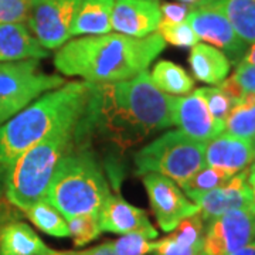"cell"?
Wrapping results in <instances>:
<instances>
[{"mask_svg":"<svg viewBox=\"0 0 255 255\" xmlns=\"http://www.w3.org/2000/svg\"><path fill=\"white\" fill-rule=\"evenodd\" d=\"M173 98L156 87L149 70L124 81L91 84L81 118L84 132L95 128L125 150L173 125Z\"/></svg>","mask_w":255,"mask_h":255,"instance_id":"obj_1","label":"cell"},{"mask_svg":"<svg viewBox=\"0 0 255 255\" xmlns=\"http://www.w3.org/2000/svg\"><path fill=\"white\" fill-rule=\"evenodd\" d=\"M164 47L157 31L139 38L121 33L81 36L58 48L54 65L58 73L90 84L118 82L147 70Z\"/></svg>","mask_w":255,"mask_h":255,"instance_id":"obj_2","label":"cell"},{"mask_svg":"<svg viewBox=\"0 0 255 255\" xmlns=\"http://www.w3.org/2000/svg\"><path fill=\"white\" fill-rule=\"evenodd\" d=\"M90 94V82H65L60 88L43 94L0 125V196L18 157L40 142L58 122L84 110Z\"/></svg>","mask_w":255,"mask_h":255,"instance_id":"obj_3","label":"cell"},{"mask_svg":"<svg viewBox=\"0 0 255 255\" xmlns=\"http://www.w3.org/2000/svg\"><path fill=\"white\" fill-rule=\"evenodd\" d=\"M84 110L58 122L40 142L18 157L3 190L10 204L26 211L33 204L46 199L47 189L57 166L64 156L73 152L81 137Z\"/></svg>","mask_w":255,"mask_h":255,"instance_id":"obj_4","label":"cell"},{"mask_svg":"<svg viewBox=\"0 0 255 255\" xmlns=\"http://www.w3.org/2000/svg\"><path fill=\"white\" fill-rule=\"evenodd\" d=\"M111 193L94 155L73 150L57 166L44 200L70 220L82 214H100Z\"/></svg>","mask_w":255,"mask_h":255,"instance_id":"obj_5","label":"cell"},{"mask_svg":"<svg viewBox=\"0 0 255 255\" xmlns=\"http://www.w3.org/2000/svg\"><path fill=\"white\" fill-rule=\"evenodd\" d=\"M206 142L193 139L180 129L164 132L135 155L136 174H162L177 186L206 166Z\"/></svg>","mask_w":255,"mask_h":255,"instance_id":"obj_6","label":"cell"},{"mask_svg":"<svg viewBox=\"0 0 255 255\" xmlns=\"http://www.w3.org/2000/svg\"><path fill=\"white\" fill-rule=\"evenodd\" d=\"M65 82L60 75L44 73L38 60L0 63V125Z\"/></svg>","mask_w":255,"mask_h":255,"instance_id":"obj_7","label":"cell"},{"mask_svg":"<svg viewBox=\"0 0 255 255\" xmlns=\"http://www.w3.org/2000/svg\"><path fill=\"white\" fill-rule=\"evenodd\" d=\"M82 0H31L28 27L40 44L55 50L71 38V24Z\"/></svg>","mask_w":255,"mask_h":255,"instance_id":"obj_8","label":"cell"},{"mask_svg":"<svg viewBox=\"0 0 255 255\" xmlns=\"http://www.w3.org/2000/svg\"><path fill=\"white\" fill-rule=\"evenodd\" d=\"M186 21L190 24L199 40L219 48L227 55L231 64L241 63L248 50V44L238 37L223 11L211 4L200 3L191 7Z\"/></svg>","mask_w":255,"mask_h":255,"instance_id":"obj_9","label":"cell"},{"mask_svg":"<svg viewBox=\"0 0 255 255\" xmlns=\"http://www.w3.org/2000/svg\"><path fill=\"white\" fill-rule=\"evenodd\" d=\"M142 182L156 221L164 233H172L183 220L199 213L197 204L189 200L173 180L162 174L146 173Z\"/></svg>","mask_w":255,"mask_h":255,"instance_id":"obj_10","label":"cell"},{"mask_svg":"<svg viewBox=\"0 0 255 255\" xmlns=\"http://www.w3.org/2000/svg\"><path fill=\"white\" fill-rule=\"evenodd\" d=\"M255 240V214L233 210L206 224L203 255H231Z\"/></svg>","mask_w":255,"mask_h":255,"instance_id":"obj_11","label":"cell"},{"mask_svg":"<svg viewBox=\"0 0 255 255\" xmlns=\"http://www.w3.org/2000/svg\"><path fill=\"white\" fill-rule=\"evenodd\" d=\"M197 204L199 214L207 224L213 219L233 210L251 211V190L248 186V167L231 176L221 186L191 199Z\"/></svg>","mask_w":255,"mask_h":255,"instance_id":"obj_12","label":"cell"},{"mask_svg":"<svg viewBox=\"0 0 255 255\" xmlns=\"http://www.w3.org/2000/svg\"><path fill=\"white\" fill-rule=\"evenodd\" d=\"M172 121L186 135L206 143L224 132V127L213 118L199 88L184 97H174Z\"/></svg>","mask_w":255,"mask_h":255,"instance_id":"obj_13","label":"cell"},{"mask_svg":"<svg viewBox=\"0 0 255 255\" xmlns=\"http://www.w3.org/2000/svg\"><path fill=\"white\" fill-rule=\"evenodd\" d=\"M100 226L102 231L121 236L137 233L149 240H155L159 236L145 210L132 206L112 193L100 211Z\"/></svg>","mask_w":255,"mask_h":255,"instance_id":"obj_14","label":"cell"},{"mask_svg":"<svg viewBox=\"0 0 255 255\" xmlns=\"http://www.w3.org/2000/svg\"><path fill=\"white\" fill-rule=\"evenodd\" d=\"M162 20L157 0H115L112 30L130 37H146L155 33Z\"/></svg>","mask_w":255,"mask_h":255,"instance_id":"obj_15","label":"cell"},{"mask_svg":"<svg viewBox=\"0 0 255 255\" xmlns=\"http://www.w3.org/2000/svg\"><path fill=\"white\" fill-rule=\"evenodd\" d=\"M254 145L251 139H244L223 132L206 143V166L223 170L228 176H234L247 169L254 162Z\"/></svg>","mask_w":255,"mask_h":255,"instance_id":"obj_16","label":"cell"},{"mask_svg":"<svg viewBox=\"0 0 255 255\" xmlns=\"http://www.w3.org/2000/svg\"><path fill=\"white\" fill-rule=\"evenodd\" d=\"M48 55L50 51L24 23H0V63L41 60Z\"/></svg>","mask_w":255,"mask_h":255,"instance_id":"obj_17","label":"cell"},{"mask_svg":"<svg viewBox=\"0 0 255 255\" xmlns=\"http://www.w3.org/2000/svg\"><path fill=\"white\" fill-rule=\"evenodd\" d=\"M206 223L197 213L184 219L170 236L152 243L155 255H203Z\"/></svg>","mask_w":255,"mask_h":255,"instance_id":"obj_18","label":"cell"},{"mask_svg":"<svg viewBox=\"0 0 255 255\" xmlns=\"http://www.w3.org/2000/svg\"><path fill=\"white\" fill-rule=\"evenodd\" d=\"M34 230L21 221H9L0 226V255H53Z\"/></svg>","mask_w":255,"mask_h":255,"instance_id":"obj_19","label":"cell"},{"mask_svg":"<svg viewBox=\"0 0 255 255\" xmlns=\"http://www.w3.org/2000/svg\"><path fill=\"white\" fill-rule=\"evenodd\" d=\"M189 64L191 67L193 75L204 84L219 85L224 81L230 74L231 63L227 55L219 48L197 43L191 47L189 55Z\"/></svg>","mask_w":255,"mask_h":255,"instance_id":"obj_20","label":"cell"},{"mask_svg":"<svg viewBox=\"0 0 255 255\" xmlns=\"http://www.w3.org/2000/svg\"><path fill=\"white\" fill-rule=\"evenodd\" d=\"M114 4L115 0H82L71 24V37L111 33Z\"/></svg>","mask_w":255,"mask_h":255,"instance_id":"obj_21","label":"cell"},{"mask_svg":"<svg viewBox=\"0 0 255 255\" xmlns=\"http://www.w3.org/2000/svg\"><path fill=\"white\" fill-rule=\"evenodd\" d=\"M203 3L211 4L223 11L238 37L248 46L254 44L255 0H209Z\"/></svg>","mask_w":255,"mask_h":255,"instance_id":"obj_22","label":"cell"},{"mask_svg":"<svg viewBox=\"0 0 255 255\" xmlns=\"http://www.w3.org/2000/svg\"><path fill=\"white\" fill-rule=\"evenodd\" d=\"M150 78L160 91L169 95H187L194 88V80L183 67L160 60L153 65Z\"/></svg>","mask_w":255,"mask_h":255,"instance_id":"obj_23","label":"cell"},{"mask_svg":"<svg viewBox=\"0 0 255 255\" xmlns=\"http://www.w3.org/2000/svg\"><path fill=\"white\" fill-rule=\"evenodd\" d=\"M224 132L244 139L255 137V94L248 92L238 98L230 111Z\"/></svg>","mask_w":255,"mask_h":255,"instance_id":"obj_24","label":"cell"},{"mask_svg":"<svg viewBox=\"0 0 255 255\" xmlns=\"http://www.w3.org/2000/svg\"><path fill=\"white\" fill-rule=\"evenodd\" d=\"M24 214L40 231L51 237L65 238L70 236L67 220L47 200H41L33 204L30 209L24 211Z\"/></svg>","mask_w":255,"mask_h":255,"instance_id":"obj_25","label":"cell"},{"mask_svg":"<svg viewBox=\"0 0 255 255\" xmlns=\"http://www.w3.org/2000/svg\"><path fill=\"white\" fill-rule=\"evenodd\" d=\"M230 177L231 176L224 173L223 170H219L216 167H210V166H204L201 170H199L196 174H193L187 182H184L179 187L191 200L193 197H196L199 194H203L206 191L219 187L223 183L227 182Z\"/></svg>","mask_w":255,"mask_h":255,"instance_id":"obj_26","label":"cell"},{"mask_svg":"<svg viewBox=\"0 0 255 255\" xmlns=\"http://www.w3.org/2000/svg\"><path fill=\"white\" fill-rule=\"evenodd\" d=\"M68 237L73 238L75 247H85L100 237L102 233L100 226V214H82L67 220Z\"/></svg>","mask_w":255,"mask_h":255,"instance_id":"obj_27","label":"cell"},{"mask_svg":"<svg viewBox=\"0 0 255 255\" xmlns=\"http://www.w3.org/2000/svg\"><path fill=\"white\" fill-rule=\"evenodd\" d=\"M156 31L163 38L166 44H172L174 47H193L200 41L187 21L170 23L160 20Z\"/></svg>","mask_w":255,"mask_h":255,"instance_id":"obj_28","label":"cell"},{"mask_svg":"<svg viewBox=\"0 0 255 255\" xmlns=\"http://www.w3.org/2000/svg\"><path fill=\"white\" fill-rule=\"evenodd\" d=\"M199 90L209 107L213 118L216 119V122H219L220 125L226 127V119L237 100L230 97L227 92L223 91L220 87H203Z\"/></svg>","mask_w":255,"mask_h":255,"instance_id":"obj_29","label":"cell"},{"mask_svg":"<svg viewBox=\"0 0 255 255\" xmlns=\"http://www.w3.org/2000/svg\"><path fill=\"white\" fill-rule=\"evenodd\" d=\"M112 251L117 255H147L152 253V241L142 234H125L117 241H111Z\"/></svg>","mask_w":255,"mask_h":255,"instance_id":"obj_30","label":"cell"},{"mask_svg":"<svg viewBox=\"0 0 255 255\" xmlns=\"http://www.w3.org/2000/svg\"><path fill=\"white\" fill-rule=\"evenodd\" d=\"M31 0H0V23H24Z\"/></svg>","mask_w":255,"mask_h":255,"instance_id":"obj_31","label":"cell"},{"mask_svg":"<svg viewBox=\"0 0 255 255\" xmlns=\"http://www.w3.org/2000/svg\"><path fill=\"white\" fill-rule=\"evenodd\" d=\"M230 78L236 82L241 95L248 94V92L255 94V65L238 63L236 71Z\"/></svg>","mask_w":255,"mask_h":255,"instance_id":"obj_32","label":"cell"},{"mask_svg":"<svg viewBox=\"0 0 255 255\" xmlns=\"http://www.w3.org/2000/svg\"><path fill=\"white\" fill-rule=\"evenodd\" d=\"M190 9V6L184 3H162L160 4L162 20L170 23H183L186 21Z\"/></svg>","mask_w":255,"mask_h":255,"instance_id":"obj_33","label":"cell"},{"mask_svg":"<svg viewBox=\"0 0 255 255\" xmlns=\"http://www.w3.org/2000/svg\"><path fill=\"white\" fill-rule=\"evenodd\" d=\"M53 255H117L112 251L111 241L104 243L98 247L88 248V250H81V251H55Z\"/></svg>","mask_w":255,"mask_h":255,"instance_id":"obj_34","label":"cell"},{"mask_svg":"<svg viewBox=\"0 0 255 255\" xmlns=\"http://www.w3.org/2000/svg\"><path fill=\"white\" fill-rule=\"evenodd\" d=\"M248 186L251 190V213L255 214V162L248 166Z\"/></svg>","mask_w":255,"mask_h":255,"instance_id":"obj_35","label":"cell"},{"mask_svg":"<svg viewBox=\"0 0 255 255\" xmlns=\"http://www.w3.org/2000/svg\"><path fill=\"white\" fill-rule=\"evenodd\" d=\"M241 63L255 65V43L254 44H251V46H248V50H247V53L244 54V57H243Z\"/></svg>","mask_w":255,"mask_h":255,"instance_id":"obj_36","label":"cell"},{"mask_svg":"<svg viewBox=\"0 0 255 255\" xmlns=\"http://www.w3.org/2000/svg\"><path fill=\"white\" fill-rule=\"evenodd\" d=\"M231 255H255V240H253L250 244H247L246 247H243L241 250L233 253Z\"/></svg>","mask_w":255,"mask_h":255,"instance_id":"obj_37","label":"cell"},{"mask_svg":"<svg viewBox=\"0 0 255 255\" xmlns=\"http://www.w3.org/2000/svg\"><path fill=\"white\" fill-rule=\"evenodd\" d=\"M200 1L201 0H180V3H184V4H187V6H190V7H193V6H197Z\"/></svg>","mask_w":255,"mask_h":255,"instance_id":"obj_38","label":"cell"},{"mask_svg":"<svg viewBox=\"0 0 255 255\" xmlns=\"http://www.w3.org/2000/svg\"><path fill=\"white\" fill-rule=\"evenodd\" d=\"M253 145H254V152H255V137L253 139Z\"/></svg>","mask_w":255,"mask_h":255,"instance_id":"obj_39","label":"cell"},{"mask_svg":"<svg viewBox=\"0 0 255 255\" xmlns=\"http://www.w3.org/2000/svg\"><path fill=\"white\" fill-rule=\"evenodd\" d=\"M203 1H209V0H201L200 3H203Z\"/></svg>","mask_w":255,"mask_h":255,"instance_id":"obj_40","label":"cell"}]
</instances>
